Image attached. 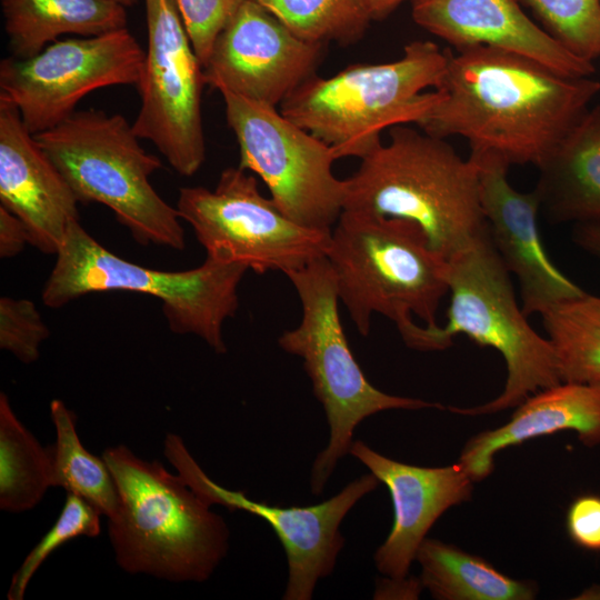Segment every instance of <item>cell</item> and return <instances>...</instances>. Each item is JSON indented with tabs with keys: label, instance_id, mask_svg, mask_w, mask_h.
Masks as SVG:
<instances>
[{
	"label": "cell",
	"instance_id": "obj_1",
	"mask_svg": "<svg viewBox=\"0 0 600 600\" xmlns=\"http://www.w3.org/2000/svg\"><path fill=\"white\" fill-rule=\"evenodd\" d=\"M436 90L441 99L418 124L422 131L441 139L460 136L470 154L538 168L588 111L600 81L479 46L456 54L448 50Z\"/></svg>",
	"mask_w": 600,
	"mask_h": 600
},
{
	"label": "cell",
	"instance_id": "obj_2",
	"mask_svg": "<svg viewBox=\"0 0 600 600\" xmlns=\"http://www.w3.org/2000/svg\"><path fill=\"white\" fill-rule=\"evenodd\" d=\"M343 210L417 223L449 260L488 232L478 166L446 141L407 124L361 159L344 179Z\"/></svg>",
	"mask_w": 600,
	"mask_h": 600
},
{
	"label": "cell",
	"instance_id": "obj_3",
	"mask_svg": "<svg viewBox=\"0 0 600 600\" xmlns=\"http://www.w3.org/2000/svg\"><path fill=\"white\" fill-rule=\"evenodd\" d=\"M120 510L108 521L116 561L129 573L174 582L208 580L229 550V528L177 473L128 447L102 453Z\"/></svg>",
	"mask_w": 600,
	"mask_h": 600
},
{
	"label": "cell",
	"instance_id": "obj_4",
	"mask_svg": "<svg viewBox=\"0 0 600 600\" xmlns=\"http://www.w3.org/2000/svg\"><path fill=\"white\" fill-rule=\"evenodd\" d=\"M448 286L447 323L420 327L410 320L397 327L404 343L420 351L443 350L461 333L496 349L507 366L506 384L496 399L450 411L462 416L502 411L561 382L553 347L528 323L489 231L448 260Z\"/></svg>",
	"mask_w": 600,
	"mask_h": 600
},
{
	"label": "cell",
	"instance_id": "obj_5",
	"mask_svg": "<svg viewBox=\"0 0 600 600\" xmlns=\"http://www.w3.org/2000/svg\"><path fill=\"white\" fill-rule=\"evenodd\" d=\"M448 50L432 41L408 43L396 61L351 64L313 76L281 104L280 112L332 148L338 159H362L386 129L419 124L440 101Z\"/></svg>",
	"mask_w": 600,
	"mask_h": 600
},
{
	"label": "cell",
	"instance_id": "obj_6",
	"mask_svg": "<svg viewBox=\"0 0 600 600\" xmlns=\"http://www.w3.org/2000/svg\"><path fill=\"white\" fill-rule=\"evenodd\" d=\"M327 259L339 300L366 337L380 313L397 327L412 320L438 326L437 311L449 292L448 260L409 220L343 210L331 230Z\"/></svg>",
	"mask_w": 600,
	"mask_h": 600
},
{
	"label": "cell",
	"instance_id": "obj_7",
	"mask_svg": "<svg viewBox=\"0 0 600 600\" xmlns=\"http://www.w3.org/2000/svg\"><path fill=\"white\" fill-rule=\"evenodd\" d=\"M302 307L300 323L278 338L279 347L300 357L322 404L330 436L312 463L310 491L320 496L340 459L349 453L356 428L386 410L443 409L437 402L386 393L366 378L339 316L336 279L327 257L286 273Z\"/></svg>",
	"mask_w": 600,
	"mask_h": 600
},
{
	"label": "cell",
	"instance_id": "obj_8",
	"mask_svg": "<svg viewBox=\"0 0 600 600\" xmlns=\"http://www.w3.org/2000/svg\"><path fill=\"white\" fill-rule=\"evenodd\" d=\"M34 138L79 202L110 208L141 244L184 249L178 210L150 183L151 174L162 163L141 147L122 114L98 109L74 111Z\"/></svg>",
	"mask_w": 600,
	"mask_h": 600
},
{
	"label": "cell",
	"instance_id": "obj_9",
	"mask_svg": "<svg viewBox=\"0 0 600 600\" xmlns=\"http://www.w3.org/2000/svg\"><path fill=\"white\" fill-rule=\"evenodd\" d=\"M249 268L207 257L198 268L159 271L127 261L98 243L79 223H70L44 284L42 301L60 308L99 291H132L162 302L170 329L192 333L217 353L227 351L222 326L238 310V287Z\"/></svg>",
	"mask_w": 600,
	"mask_h": 600
},
{
	"label": "cell",
	"instance_id": "obj_10",
	"mask_svg": "<svg viewBox=\"0 0 600 600\" xmlns=\"http://www.w3.org/2000/svg\"><path fill=\"white\" fill-rule=\"evenodd\" d=\"M177 210L207 257L242 263L258 274L301 269L326 257L330 246L331 231L291 220L241 167L224 169L213 190L181 188Z\"/></svg>",
	"mask_w": 600,
	"mask_h": 600
},
{
	"label": "cell",
	"instance_id": "obj_11",
	"mask_svg": "<svg viewBox=\"0 0 600 600\" xmlns=\"http://www.w3.org/2000/svg\"><path fill=\"white\" fill-rule=\"evenodd\" d=\"M226 120L240 150V164L268 187L291 220L331 231L343 211L346 183L332 164L330 146L284 117L276 107L220 92Z\"/></svg>",
	"mask_w": 600,
	"mask_h": 600
},
{
	"label": "cell",
	"instance_id": "obj_12",
	"mask_svg": "<svg viewBox=\"0 0 600 600\" xmlns=\"http://www.w3.org/2000/svg\"><path fill=\"white\" fill-rule=\"evenodd\" d=\"M146 51L127 29L54 41L33 57L0 63V100L13 104L34 136L74 112L90 92L141 81Z\"/></svg>",
	"mask_w": 600,
	"mask_h": 600
},
{
	"label": "cell",
	"instance_id": "obj_13",
	"mask_svg": "<svg viewBox=\"0 0 600 600\" xmlns=\"http://www.w3.org/2000/svg\"><path fill=\"white\" fill-rule=\"evenodd\" d=\"M148 47L132 123L181 176H193L206 159L201 97L206 86L176 0H144Z\"/></svg>",
	"mask_w": 600,
	"mask_h": 600
},
{
	"label": "cell",
	"instance_id": "obj_14",
	"mask_svg": "<svg viewBox=\"0 0 600 600\" xmlns=\"http://www.w3.org/2000/svg\"><path fill=\"white\" fill-rule=\"evenodd\" d=\"M164 456L191 490L209 507L242 510L263 519L277 534L287 556L288 581L282 599L310 600L320 579L334 570L344 547L340 526L349 511L380 481L371 472L350 481L336 496L304 507H280L252 500L243 491L227 489L202 470L183 440L169 433Z\"/></svg>",
	"mask_w": 600,
	"mask_h": 600
},
{
	"label": "cell",
	"instance_id": "obj_15",
	"mask_svg": "<svg viewBox=\"0 0 600 600\" xmlns=\"http://www.w3.org/2000/svg\"><path fill=\"white\" fill-rule=\"evenodd\" d=\"M326 44L303 40L254 0L218 36L203 66L206 84L278 107L316 76Z\"/></svg>",
	"mask_w": 600,
	"mask_h": 600
},
{
	"label": "cell",
	"instance_id": "obj_16",
	"mask_svg": "<svg viewBox=\"0 0 600 600\" xmlns=\"http://www.w3.org/2000/svg\"><path fill=\"white\" fill-rule=\"evenodd\" d=\"M479 169L480 199L491 242L520 287L526 316L583 294L578 284L550 260L542 243L537 216L540 198L536 189L521 192L508 180L509 166L492 156L470 154Z\"/></svg>",
	"mask_w": 600,
	"mask_h": 600
},
{
	"label": "cell",
	"instance_id": "obj_17",
	"mask_svg": "<svg viewBox=\"0 0 600 600\" xmlns=\"http://www.w3.org/2000/svg\"><path fill=\"white\" fill-rule=\"evenodd\" d=\"M349 453L390 492L393 522L373 559L380 573L404 580L430 528L449 508L471 498L473 480L459 462L433 468L408 464L374 451L361 440L352 442Z\"/></svg>",
	"mask_w": 600,
	"mask_h": 600
},
{
	"label": "cell",
	"instance_id": "obj_18",
	"mask_svg": "<svg viewBox=\"0 0 600 600\" xmlns=\"http://www.w3.org/2000/svg\"><path fill=\"white\" fill-rule=\"evenodd\" d=\"M0 201L18 217L29 243L56 253L79 202L61 172L24 126L18 109L0 100Z\"/></svg>",
	"mask_w": 600,
	"mask_h": 600
},
{
	"label": "cell",
	"instance_id": "obj_19",
	"mask_svg": "<svg viewBox=\"0 0 600 600\" xmlns=\"http://www.w3.org/2000/svg\"><path fill=\"white\" fill-rule=\"evenodd\" d=\"M412 18L457 51L484 46L529 57L568 77H592L580 58L534 23L518 0H411Z\"/></svg>",
	"mask_w": 600,
	"mask_h": 600
},
{
	"label": "cell",
	"instance_id": "obj_20",
	"mask_svg": "<svg viewBox=\"0 0 600 600\" xmlns=\"http://www.w3.org/2000/svg\"><path fill=\"white\" fill-rule=\"evenodd\" d=\"M517 407L506 424L470 438L462 449L458 462L473 482L492 472L496 453L530 439L572 430L584 446L600 444V384L560 382Z\"/></svg>",
	"mask_w": 600,
	"mask_h": 600
},
{
	"label": "cell",
	"instance_id": "obj_21",
	"mask_svg": "<svg viewBox=\"0 0 600 600\" xmlns=\"http://www.w3.org/2000/svg\"><path fill=\"white\" fill-rule=\"evenodd\" d=\"M536 190L553 222H600V104L538 167Z\"/></svg>",
	"mask_w": 600,
	"mask_h": 600
},
{
	"label": "cell",
	"instance_id": "obj_22",
	"mask_svg": "<svg viewBox=\"0 0 600 600\" xmlns=\"http://www.w3.org/2000/svg\"><path fill=\"white\" fill-rule=\"evenodd\" d=\"M12 57L26 59L62 34L127 28L126 7L108 0H0Z\"/></svg>",
	"mask_w": 600,
	"mask_h": 600
},
{
	"label": "cell",
	"instance_id": "obj_23",
	"mask_svg": "<svg viewBox=\"0 0 600 600\" xmlns=\"http://www.w3.org/2000/svg\"><path fill=\"white\" fill-rule=\"evenodd\" d=\"M420 582L439 600H531L538 587L512 579L481 557L458 547L426 538L416 554Z\"/></svg>",
	"mask_w": 600,
	"mask_h": 600
},
{
	"label": "cell",
	"instance_id": "obj_24",
	"mask_svg": "<svg viewBox=\"0 0 600 600\" xmlns=\"http://www.w3.org/2000/svg\"><path fill=\"white\" fill-rule=\"evenodd\" d=\"M50 414L57 436L56 443L49 447L52 487L81 497L108 521L116 519L120 497L106 461L83 447L77 433V418L62 401H51Z\"/></svg>",
	"mask_w": 600,
	"mask_h": 600
},
{
	"label": "cell",
	"instance_id": "obj_25",
	"mask_svg": "<svg viewBox=\"0 0 600 600\" xmlns=\"http://www.w3.org/2000/svg\"><path fill=\"white\" fill-rule=\"evenodd\" d=\"M51 484V454L20 422L8 397L0 394V508H34Z\"/></svg>",
	"mask_w": 600,
	"mask_h": 600
},
{
	"label": "cell",
	"instance_id": "obj_26",
	"mask_svg": "<svg viewBox=\"0 0 600 600\" xmlns=\"http://www.w3.org/2000/svg\"><path fill=\"white\" fill-rule=\"evenodd\" d=\"M541 317L561 382L600 384V297L584 292Z\"/></svg>",
	"mask_w": 600,
	"mask_h": 600
},
{
	"label": "cell",
	"instance_id": "obj_27",
	"mask_svg": "<svg viewBox=\"0 0 600 600\" xmlns=\"http://www.w3.org/2000/svg\"><path fill=\"white\" fill-rule=\"evenodd\" d=\"M299 38L341 46L360 40L371 17L364 0H254Z\"/></svg>",
	"mask_w": 600,
	"mask_h": 600
},
{
	"label": "cell",
	"instance_id": "obj_28",
	"mask_svg": "<svg viewBox=\"0 0 600 600\" xmlns=\"http://www.w3.org/2000/svg\"><path fill=\"white\" fill-rule=\"evenodd\" d=\"M518 1L570 52L592 62L600 57V0Z\"/></svg>",
	"mask_w": 600,
	"mask_h": 600
},
{
	"label": "cell",
	"instance_id": "obj_29",
	"mask_svg": "<svg viewBox=\"0 0 600 600\" xmlns=\"http://www.w3.org/2000/svg\"><path fill=\"white\" fill-rule=\"evenodd\" d=\"M100 516L102 514L88 501L67 492L60 516L13 574L7 598L22 600L33 574L62 544L78 537H97L100 533Z\"/></svg>",
	"mask_w": 600,
	"mask_h": 600
},
{
	"label": "cell",
	"instance_id": "obj_30",
	"mask_svg": "<svg viewBox=\"0 0 600 600\" xmlns=\"http://www.w3.org/2000/svg\"><path fill=\"white\" fill-rule=\"evenodd\" d=\"M50 332L36 308L27 299H0V347L23 363L34 362L39 347Z\"/></svg>",
	"mask_w": 600,
	"mask_h": 600
},
{
	"label": "cell",
	"instance_id": "obj_31",
	"mask_svg": "<svg viewBox=\"0 0 600 600\" xmlns=\"http://www.w3.org/2000/svg\"><path fill=\"white\" fill-rule=\"evenodd\" d=\"M246 0H176L191 46L202 67L223 28Z\"/></svg>",
	"mask_w": 600,
	"mask_h": 600
},
{
	"label": "cell",
	"instance_id": "obj_32",
	"mask_svg": "<svg viewBox=\"0 0 600 600\" xmlns=\"http://www.w3.org/2000/svg\"><path fill=\"white\" fill-rule=\"evenodd\" d=\"M566 529L577 547L600 552V496L587 493L573 499L567 510Z\"/></svg>",
	"mask_w": 600,
	"mask_h": 600
},
{
	"label": "cell",
	"instance_id": "obj_33",
	"mask_svg": "<svg viewBox=\"0 0 600 600\" xmlns=\"http://www.w3.org/2000/svg\"><path fill=\"white\" fill-rule=\"evenodd\" d=\"M29 242V233L23 222L0 207V257L12 258L18 256Z\"/></svg>",
	"mask_w": 600,
	"mask_h": 600
},
{
	"label": "cell",
	"instance_id": "obj_34",
	"mask_svg": "<svg viewBox=\"0 0 600 600\" xmlns=\"http://www.w3.org/2000/svg\"><path fill=\"white\" fill-rule=\"evenodd\" d=\"M573 240L578 247L600 260V222L578 223Z\"/></svg>",
	"mask_w": 600,
	"mask_h": 600
},
{
	"label": "cell",
	"instance_id": "obj_35",
	"mask_svg": "<svg viewBox=\"0 0 600 600\" xmlns=\"http://www.w3.org/2000/svg\"><path fill=\"white\" fill-rule=\"evenodd\" d=\"M406 0H364L371 20H382ZM411 1V0H410Z\"/></svg>",
	"mask_w": 600,
	"mask_h": 600
},
{
	"label": "cell",
	"instance_id": "obj_36",
	"mask_svg": "<svg viewBox=\"0 0 600 600\" xmlns=\"http://www.w3.org/2000/svg\"><path fill=\"white\" fill-rule=\"evenodd\" d=\"M108 1L116 2V3L121 4L123 7H130V6L134 4V2H136V0H108Z\"/></svg>",
	"mask_w": 600,
	"mask_h": 600
}]
</instances>
